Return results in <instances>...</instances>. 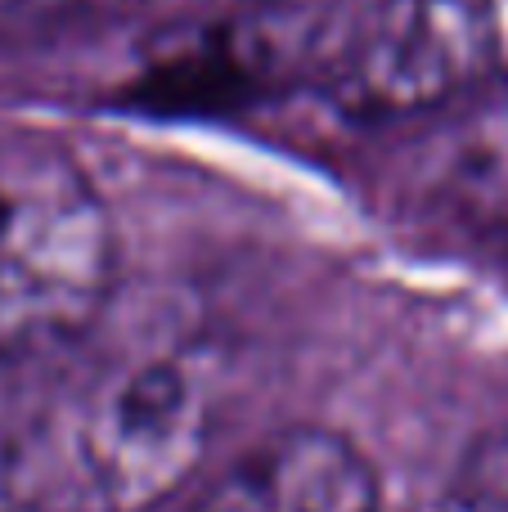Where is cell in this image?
<instances>
[{"mask_svg": "<svg viewBox=\"0 0 508 512\" xmlns=\"http://www.w3.org/2000/svg\"><path fill=\"white\" fill-rule=\"evenodd\" d=\"M248 5H279V0H248Z\"/></svg>", "mask_w": 508, "mask_h": 512, "instance_id": "6", "label": "cell"}, {"mask_svg": "<svg viewBox=\"0 0 508 512\" xmlns=\"http://www.w3.org/2000/svg\"><path fill=\"white\" fill-rule=\"evenodd\" d=\"M419 512H450V508H419Z\"/></svg>", "mask_w": 508, "mask_h": 512, "instance_id": "7", "label": "cell"}, {"mask_svg": "<svg viewBox=\"0 0 508 512\" xmlns=\"http://www.w3.org/2000/svg\"><path fill=\"white\" fill-rule=\"evenodd\" d=\"M0 512H27V477L23 463L0 441Z\"/></svg>", "mask_w": 508, "mask_h": 512, "instance_id": "5", "label": "cell"}, {"mask_svg": "<svg viewBox=\"0 0 508 512\" xmlns=\"http://www.w3.org/2000/svg\"><path fill=\"white\" fill-rule=\"evenodd\" d=\"M113 279L117 230L86 171L50 144L0 149V360L90 333Z\"/></svg>", "mask_w": 508, "mask_h": 512, "instance_id": "2", "label": "cell"}, {"mask_svg": "<svg viewBox=\"0 0 508 512\" xmlns=\"http://www.w3.org/2000/svg\"><path fill=\"white\" fill-rule=\"evenodd\" d=\"M378 472L333 427H284L230 463L185 512H378Z\"/></svg>", "mask_w": 508, "mask_h": 512, "instance_id": "4", "label": "cell"}, {"mask_svg": "<svg viewBox=\"0 0 508 512\" xmlns=\"http://www.w3.org/2000/svg\"><path fill=\"white\" fill-rule=\"evenodd\" d=\"M221 364L203 346H149L104 364L63 423V468L86 512H153L212 450Z\"/></svg>", "mask_w": 508, "mask_h": 512, "instance_id": "1", "label": "cell"}, {"mask_svg": "<svg viewBox=\"0 0 508 512\" xmlns=\"http://www.w3.org/2000/svg\"><path fill=\"white\" fill-rule=\"evenodd\" d=\"M504 59L500 0H369L324 63L351 122H405L482 86Z\"/></svg>", "mask_w": 508, "mask_h": 512, "instance_id": "3", "label": "cell"}]
</instances>
